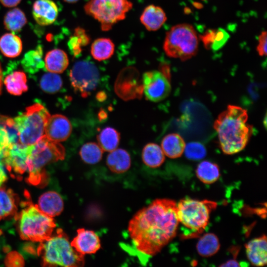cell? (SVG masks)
<instances>
[{"instance_id":"1f68e13d","label":"cell","mask_w":267,"mask_h":267,"mask_svg":"<svg viewBox=\"0 0 267 267\" xmlns=\"http://www.w3.org/2000/svg\"><path fill=\"white\" fill-rule=\"evenodd\" d=\"M97 139L103 151L111 152L119 145L120 134L116 129L107 127L101 130L97 136Z\"/></svg>"},{"instance_id":"2e32d148","label":"cell","mask_w":267,"mask_h":267,"mask_svg":"<svg viewBox=\"0 0 267 267\" xmlns=\"http://www.w3.org/2000/svg\"><path fill=\"white\" fill-rule=\"evenodd\" d=\"M58 14L57 5L51 0H37L33 4L32 15L36 22L41 26L52 24Z\"/></svg>"},{"instance_id":"8fae6325","label":"cell","mask_w":267,"mask_h":267,"mask_svg":"<svg viewBox=\"0 0 267 267\" xmlns=\"http://www.w3.org/2000/svg\"><path fill=\"white\" fill-rule=\"evenodd\" d=\"M143 92L152 102L165 99L170 93L171 86L168 77L163 72L152 70L145 72L142 78Z\"/></svg>"},{"instance_id":"ffe728a7","label":"cell","mask_w":267,"mask_h":267,"mask_svg":"<svg viewBox=\"0 0 267 267\" xmlns=\"http://www.w3.org/2000/svg\"><path fill=\"white\" fill-rule=\"evenodd\" d=\"M19 142L14 119L0 114V160L4 150L11 143Z\"/></svg>"},{"instance_id":"ee69618b","label":"cell","mask_w":267,"mask_h":267,"mask_svg":"<svg viewBox=\"0 0 267 267\" xmlns=\"http://www.w3.org/2000/svg\"><path fill=\"white\" fill-rule=\"evenodd\" d=\"M239 263L235 259L230 260L220 265V267H239Z\"/></svg>"},{"instance_id":"7c38bea8","label":"cell","mask_w":267,"mask_h":267,"mask_svg":"<svg viewBox=\"0 0 267 267\" xmlns=\"http://www.w3.org/2000/svg\"><path fill=\"white\" fill-rule=\"evenodd\" d=\"M114 89L118 96L124 100L141 97L143 86L137 70L132 67L123 69L117 77Z\"/></svg>"},{"instance_id":"d6a6232c","label":"cell","mask_w":267,"mask_h":267,"mask_svg":"<svg viewBox=\"0 0 267 267\" xmlns=\"http://www.w3.org/2000/svg\"><path fill=\"white\" fill-rule=\"evenodd\" d=\"M17 209L14 193L12 190L0 187V220L14 216Z\"/></svg>"},{"instance_id":"ba28073f","label":"cell","mask_w":267,"mask_h":267,"mask_svg":"<svg viewBox=\"0 0 267 267\" xmlns=\"http://www.w3.org/2000/svg\"><path fill=\"white\" fill-rule=\"evenodd\" d=\"M50 116L44 105L36 103L13 119L18 133L19 142L27 146L35 144L44 135Z\"/></svg>"},{"instance_id":"60d3db41","label":"cell","mask_w":267,"mask_h":267,"mask_svg":"<svg viewBox=\"0 0 267 267\" xmlns=\"http://www.w3.org/2000/svg\"><path fill=\"white\" fill-rule=\"evenodd\" d=\"M73 35L77 36L81 41L83 46L88 45L90 41V38L86 33V30L81 27H77L74 30Z\"/></svg>"},{"instance_id":"ab89813d","label":"cell","mask_w":267,"mask_h":267,"mask_svg":"<svg viewBox=\"0 0 267 267\" xmlns=\"http://www.w3.org/2000/svg\"><path fill=\"white\" fill-rule=\"evenodd\" d=\"M259 55L266 56L267 53V33L263 31L258 38V44L256 48Z\"/></svg>"},{"instance_id":"5bb4252c","label":"cell","mask_w":267,"mask_h":267,"mask_svg":"<svg viewBox=\"0 0 267 267\" xmlns=\"http://www.w3.org/2000/svg\"><path fill=\"white\" fill-rule=\"evenodd\" d=\"M72 127L69 119L61 114L50 116L44 129L45 135L49 140L60 142L70 135Z\"/></svg>"},{"instance_id":"d4e9b609","label":"cell","mask_w":267,"mask_h":267,"mask_svg":"<svg viewBox=\"0 0 267 267\" xmlns=\"http://www.w3.org/2000/svg\"><path fill=\"white\" fill-rule=\"evenodd\" d=\"M20 38L12 33H6L0 38V51L6 57L15 58L22 51Z\"/></svg>"},{"instance_id":"6da1fadb","label":"cell","mask_w":267,"mask_h":267,"mask_svg":"<svg viewBox=\"0 0 267 267\" xmlns=\"http://www.w3.org/2000/svg\"><path fill=\"white\" fill-rule=\"evenodd\" d=\"M179 222L176 202L157 199L130 221L128 232L133 248L142 263L158 254L176 235Z\"/></svg>"},{"instance_id":"bcb514c9","label":"cell","mask_w":267,"mask_h":267,"mask_svg":"<svg viewBox=\"0 0 267 267\" xmlns=\"http://www.w3.org/2000/svg\"><path fill=\"white\" fill-rule=\"evenodd\" d=\"M65 2L70 3H73L77 2L79 0H63Z\"/></svg>"},{"instance_id":"4fadbf2b","label":"cell","mask_w":267,"mask_h":267,"mask_svg":"<svg viewBox=\"0 0 267 267\" xmlns=\"http://www.w3.org/2000/svg\"><path fill=\"white\" fill-rule=\"evenodd\" d=\"M28 150L29 146L19 142L11 143L3 152L0 161L8 171L17 175L23 174L27 171Z\"/></svg>"},{"instance_id":"e575fe53","label":"cell","mask_w":267,"mask_h":267,"mask_svg":"<svg viewBox=\"0 0 267 267\" xmlns=\"http://www.w3.org/2000/svg\"><path fill=\"white\" fill-rule=\"evenodd\" d=\"M103 150L98 144L87 142L81 148L79 152L81 159L86 164H95L102 159Z\"/></svg>"},{"instance_id":"4316f807","label":"cell","mask_w":267,"mask_h":267,"mask_svg":"<svg viewBox=\"0 0 267 267\" xmlns=\"http://www.w3.org/2000/svg\"><path fill=\"white\" fill-rule=\"evenodd\" d=\"M4 84L9 93L15 95H21L28 90L27 77L25 73L15 71L7 75Z\"/></svg>"},{"instance_id":"9c48e42d","label":"cell","mask_w":267,"mask_h":267,"mask_svg":"<svg viewBox=\"0 0 267 267\" xmlns=\"http://www.w3.org/2000/svg\"><path fill=\"white\" fill-rule=\"evenodd\" d=\"M133 6L130 0H89L84 10L100 23L102 31H107L124 20Z\"/></svg>"},{"instance_id":"836d02e7","label":"cell","mask_w":267,"mask_h":267,"mask_svg":"<svg viewBox=\"0 0 267 267\" xmlns=\"http://www.w3.org/2000/svg\"><path fill=\"white\" fill-rule=\"evenodd\" d=\"M25 13L19 8L9 10L5 15L3 24L5 28L11 32H19L27 23Z\"/></svg>"},{"instance_id":"52a82bcc","label":"cell","mask_w":267,"mask_h":267,"mask_svg":"<svg viewBox=\"0 0 267 267\" xmlns=\"http://www.w3.org/2000/svg\"><path fill=\"white\" fill-rule=\"evenodd\" d=\"M198 45L194 27L189 24L182 23L172 27L167 32L163 49L169 57L185 61L196 55Z\"/></svg>"},{"instance_id":"ac0fdd59","label":"cell","mask_w":267,"mask_h":267,"mask_svg":"<svg viewBox=\"0 0 267 267\" xmlns=\"http://www.w3.org/2000/svg\"><path fill=\"white\" fill-rule=\"evenodd\" d=\"M167 19L164 10L161 7L154 4L147 6L140 16L141 23L149 31L159 30L165 23Z\"/></svg>"},{"instance_id":"3957f363","label":"cell","mask_w":267,"mask_h":267,"mask_svg":"<svg viewBox=\"0 0 267 267\" xmlns=\"http://www.w3.org/2000/svg\"><path fill=\"white\" fill-rule=\"evenodd\" d=\"M38 252L42 254L43 266L81 267L85 265L84 256L71 246L67 235L61 229L56 234L41 242Z\"/></svg>"},{"instance_id":"f6af8a7d","label":"cell","mask_w":267,"mask_h":267,"mask_svg":"<svg viewBox=\"0 0 267 267\" xmlns=\"http://www.w3.org/2000/svg\"><path fill=\"white\" fill-rule=\"evenodd\" d=\"M2 72L1 65L0 63V94L1 91L2 85Z\"/></svg>"},{"instance_id":"cb8c5ba5","label":"cell","mask_w":267,"mask_h":267,"mask_svg":"<svg viewBox=\"0 0 267 267\" xmlns=\"http://www.w3.org/2000/svg\"><path fill=\"white\" fill-rule=\"evenodd\" d=\"M115 44L113 41L107 38L95 39L90 46V54L96 60L101 61L108 59L113 55Z\"/></svg>"},{"instance_id":"7bdbcfd3","label":"cell","mask_w":267,"mask_h":267,"mask_svg":"<svg viewBox=\"0 0 267 267\" xmlns=\"http://www.w3.org/2000/svg\"><path fill=\"white\" fill-rule=\"evenodd\" d=\"M7 179V175L3 167L2 163L0 160V187Z\"/></svg>"},{"instance_id":"9a60e30c","label":"cell","mask_w":267,"mask_h":267,"mask_svg":"<svg viewBox=\"0 0 267 267\" xmlns=\"http://www.w3.org/2000/svg\"><path fill=\"white\" fill-rule=\"evenodd\" d=\"M77 232V235L70 243L78 253L84 256L92 254L100 248V239L93 231L81 228Z\"/></svg>"},{"instance_id":"d6986e66","label":"cell","mask_w":267,"mask_h":267,"mask_svg":"<svg viewBox=\"0 0 267 267\" xmlns=\"http://www.w3.org/2000/svg\"><path fill=\"white\" fill-rule=\"evenodd\" d=\"M39 209L47 216L53 218L60 215L64 208L61 196L55 191H47L39 198L37 205Z\"/></svg>"},{"instance_id":"f1b7e54d","label":"cell","mask_w":267,"mask_h":267,"mask_svg":"<svg viewBox=\"0 0 267 267\" xmlns=\"http://www.w3.org/2000/svg\"><path fill=\"white\" fill-rule=\"evenodd\" d=\"M229 38V34L224 29L220 28L208 30L201 39L206 48L216 50L222 48Z\"/></svg>"},{"instance_id":"4dcf8cb0","label":"cell","mask_w":267,"mask_h":267,"mask_svg":"<svg viewBox=\"0 0 267 267\" xmlns=\"http://www.w3.org/2000/svg\"><path fill=\"white\" fill-rule=\"evenodd\" d=\"M43 54L42 47L40 45L37 46L36 49L25 53L21 61L24 70L29 73L34 74L43 68L44 66Z\"/></svg>"},{"instance_id":"484cf974","label":"cell","mask_w":267,"mask_h":267,"mask_svg":"<svg viewBox=\"0 0 267 267\" xmlns=\"http://www.w3.org/2000/svg\"><path fill=\"white\" fill-rule=\"evenodd\" d=\"M141 157L144 164L149 168H156L165 161V154L157 144L149 143L143 147Z\"/></svg>"},{"instance_id":"83f0119b","label":"cell","mask_w":267,"mask_h":267,"mask_svg":"<svg viewBox=\"0 0 267 267\" xmlns=\"http://www.w3.org/2000/svg\"><path fill=\"white\" fill-rule=\"evenodd\" d=\"M196 175L199 179L205 184H212L220 178V172L217 164L209 161L200 162L197 167Z\"/></svg>"},{"instance_id":"f546056e","label":"cell","mask_w":267,"mask_h":267,"mask_svg":"<svg viewBox=\"0 0 267 267\" xmlns=\"http://www.w3.org/2000/svg\"><path fill=\"white\" fill-rule=\"evenodd\" d=\"M220 248L219 238L212 233H206L201 236L196 245L198 254L204 257H209L216 254Z\"/></svg>"},{"instance_id":"d590c367","label":"cell","mask_w":267,"mask_h":267,"mask_svg":"<svg viewBox=\"0 0 267 267\" xmlns=\"http://www.w3.org/2000/svg\"><path fill=\"white\" fill-rule=\"evenodd\" d=\"M40 87L43 90L50 93L58 91L62 86V80L56 73L49 72L43 75L40 82Z\"/></svg>"},{"instance_id":"e0dca14e","label":"cell","mask_w":267,"mask_h":267,"mask_svg":"<svg viewBox=\"0 0 267 267\" xmlns=\"http://www.w3.org/2000/svg\"><path fill=\"white\" fill-rule=\"evenodd\" d=\"M267 237L263 235L245 244L247 258L253 266L262 267L267 264Z\"/></svg>"},{"instance_id":"b9f144b4","label":"cell","mask_w":267,"mask_h":267,"mask_svg":"<svg viewBox=\"0 0 267 267\" xmlns=\"http://www.w3.org/2000/svg\"><path fill=\"white\" fill-rule=\"evenodd\" d=\"M21 0H0V3L5 7H12L17 5Z\"/></svg>"},{"instance_id":"603a6c76","label":"cell","mask_w":267,"mask_h":267,"mask_svg":"<svg viewBox=\"0 0 267 267\" xmlns=\"http://www.w3.org/2000/svg\"><path fill=\"white\" fill-rule=\"evenodd\" d=\"M185 144L184 139L179 134L173 133L164 137L161 147L166 156L175 159L182 155Z\"/></svg>"},{"instance_id":"5b68a950","label":"cell","mask_w":267,"mask_h":267,"mask_svg":"<svg viewBox=\"0 0 267 267\" xmlns=\"http://www.w3.org/2000/svg\"><path fill=\"white\" fill-rule=\"evenodd\" d=\"M24 208L18 215V229L24 240L43 242L52 235L56 226L50 217L31 202H25Z\"/></svg>"},{"instance_id":"277c9868","label":"cell","mask_w":267,"mask_h":267,"mask_svg":"<svg viewBox=\"0 0 267 267\" xmlns=\"http://www.w3.org/2000/svg\"><path fill=\"white\" fill-rule=\"evenodd\" d=\"M65 156L64 146L44 135L35 144L29 146L26 161L28 182L34 185L39 184L44 176V167L51 163L63 160Z\"/></svg>"},{"instance_id":"8992f818","label":"cell","mask_w":267,"mask_h":267,"mask_svg":"<svg viewBox=\"0 0 267 267\" xmlns=\"http://www.w3.org/2000/svg\"><path fill=\"white\" fill-rule=\"evenodd\" d=\"M217 206L216 202L208 200H180L177 204L178 220L189 231L184 238L196 237L201 234L208 224L210 213Z\"/></svg>"},{"instance_id":"44dd1931","label":"cell","mask_w":267,"mask_h":267,"mask_svg":"<svg viewBox=\"0 0 267 267\" xmlns=\"http://www.w3.org/2000/svg\"><path fill=\"white\" fill-rule=\"evenodd\" d=\"M110 152L106 158V164L112 172L122 174L130 169L131 159L126 150L116 148Z\"/></svg>"},{"instance_id":"30bf717a","label":"cell","mask_w":267,"mask_h":267,"mask_svg":"<svg viewBox=\"0 0 267 267\" xmlns=\"http://www.w3.org/2000/svg\"><path fill=\"white\" fill-rule=\"evenodd\" d=\"M69 76L71 86L82 97L88 96L96 88L99 81L97 67L86 60L76 62L70 69Z\"/></svg>"},{"instance_id":"8d00e7d4","label":"cell","mask_w":267,"mask_h":267,"mask_svg":"<svg viewBox=\"0 0 267 267\" xmlns=\"http://www.w3.org/2000/svg\"><path fill=\"white\" fill-rule=\"evenodd\" d=\"M185 155L191 160H199L205 157L207 151L205 146L198 142H191L185 144Z\"/></svg>"},{"instance_id":"7402d4cb","label":"cell","mask_w":267,"mask_h":267,"mask_svg":"<svg viewBox=\"0 0 267 267\" xmlns=\"http://www.w3.org/2000/svg\"><path fill=\"white\" fill-rule=\"evenodd\" d=\"M44 61L46 70L54 73L63 72L69 65L67 54L64 50L58 48L48 51Z\"/></svg>"},{"instance_id":"f35d334b","label":"cell","mask_w":267,"mask_h":267,"mask_svg":"<svg viewBox=\"0 0 267 267\" xmlns=\"http://www.w3.org/2000/svg\"><path fill=\"white\" fill-rule=\"evenodd\" d=\"M68 47L74 56H79L82 52L83 45L81 41L75 35L71 36L68 42Z\"/></svg>"},{"instance_id":"74e56055","label":"cell","mask_w":267,"mask_h":267,"mask_svg":"<svg viewBox=\"0 0 267 267\" xmlns=\"http://www.w3.org/2000/svg\"><path fill=\"white\" fill-rule=\"evenodd\" d=\"M5 264L7 267H22L24 265V261L20 254L16 251H12L6 256Z\"/></svg>"},{"instance_id":"7a4b0ae2","label":"cell","mask_w":267,"mask_h":267,"mask_svg":"<svg viewBox=\"0 0 267 267\" xmlns=\"http://www.w3.org/2000/svg\"><path fill=\"white\" fill-rule=\"evenodd\" d=\"M246 109L229 105L218 116L214 124L218 134L220 146L225 154L232 155L242 151L247 145L253 128L247 123Z\"/></svg>"}]
</instances>
